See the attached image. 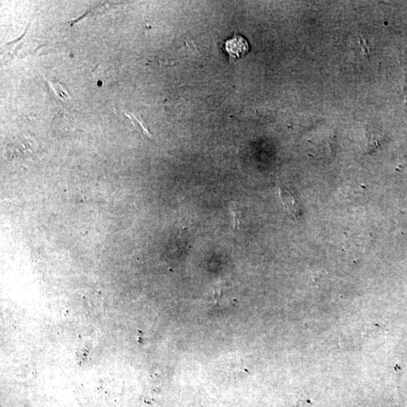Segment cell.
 <instances>
[{"instance_id":"6da1fadb","label":"cell","mask_w":407,"mask_h":407,"mask_svg":"<svg viewBox=\"0 0 407 407\" xmlns=\"http://www.w3.org/2000/svg\"><path fill=\"white\" fill-rule=\"evenodd\" d=\"M226 52L232 61L240 58L249 51V44L242 35H235L225 43Z\"/></svg>"},{"instance_id":"7a4b0ae2","label":"cell","mask_w":407,"mask_h":407,"mask_svg":"<svg viewBox=\"0 0 407 407\" xmlns=\"http://www.w3.org/2000/svg\"><path fill=\"white\" fill-rule=\"evenodd\" d=\"M278 194L285 209L295 218H300L303 215V211L297 197L292 192L283 187H279Z\"/></svg>"},{"instance_id":"3957f363","label":"cell","mask_w":407,"mask_h":407,"mask_svg":"<svg viewBox=\"0 0 407 407\" xmlns=\"http://www.w3.org/2000/svg\"><path fill=\"white\" fill-rule=\"evenodd\" d=\"M367 147L369 152H372L379 146L381 141L380 133H376L374 129H367Z\"/></svg>"},{"instance_id":"277c9868","label":"cell","mask_w":407,"mask_h":407,"mask_svg":"<svg viewBox=\"0 0 407 407\" xmlns=\"http://www.w3.org/2000/svg\"><path fill=\"white\" fill-rule=\"evenodd\" d=\"M229 210H230L231 214L233 218V229L235 232H236L239 225H240V217H241V211H240L239 207L237 206L236 203L234 201H231L229 204Z\"/></svg>"}]
</instances>
